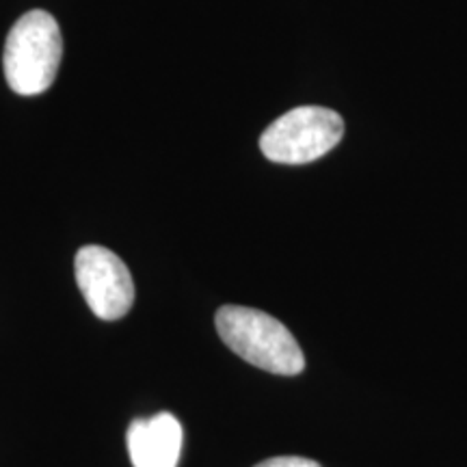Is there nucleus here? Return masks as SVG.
Masks as SVG:
<instances>
[{
    "mask_svg": "<svg viewBox=\"0 0 467 467\" xmlns=\"http://www.w3.org/2000/svg\"><path fill=\"white\" fill-rule=\"evenodd\" d=\"M214 323L230 350L255 368L279 377H295L306 368L296 337L271 314L254 307L223 306Z\"/></svg>",
    "mask_w": 467,
    "mask_h": 467,
    "instance_id": "1",
    "label": "nucleus"
},
{
    "mask_svg": "<svg viewBox=\"0 0 467 467\" xmlns=\"http://www.w3.org/2000/svg\"><path fill=\"white\" fill-rule=\"evenodd\" d=\"M63 58V35L48 11H28L11 26L3 69L7 85L20 96H39L55 83Z\"/></svg>",
    "mask_w": 467,
    "mask_h": 467,
    "instance_id": "2",
    "label": "nucleus"
},
{
    "mask_svg": "<svg viewBox=\"0 0 467 467\" xmlns=\"http://www.w3.org/2000/svg\"><path fill=\"white\" fill-rule=\"evenodd\" d=\"M344 137V119L325 107H299L262 132L260 150L279 165H306L323 159Z\"/></svg>",
    "mask_w": 467,
    "mask_h": 467,
    "instance_id": "3",
    "label": "nucleus"
},
{
    "mask_svg": "<svg viewBox=\"0 0 467 467\" xmlns=\"http://www.w3.org/2000/svg\"><path fill=\"white\" fill-rule=\"evenodd\" d=\"M76 284L87 306L102 320H119L134 303V282L119 255L100 244H87L76 254Z\"/></svg>",
    "mask_w": 467,
    "mask_h": 467,
    "instance_id": "4",
    "label": "nucleus"
},
{
    "mask_svg": "<svg viewBox=\"0 0 467 467\" xmlns=\"http://www.w3.org/2000/svg\"><path fill=\"white\" fill-rule=\"evenodd\" d=\"M182 440V424L171 413L134 420L126 435L134 467H178Z\"/></svg>",
    "mask_w": 467,
    "mask_h": 467,
    "instance_id": "5",
    "label": "nucleus"
},
{
    "mask_svg": "<svg viewBox=\"0 0 467 467\" xmlns=\"http://www.w3.org/2000/svg\"><path fill=\"white\" fill-rule=\"evenodd\" d=\"M255 467H320V463L306 457H273L262 461Z\"/></svg>",
    "mask_w": 467,
    "mask_h": 467,
    "instance_id": "6",
    "label": "nucleus"
}]
</instances>
